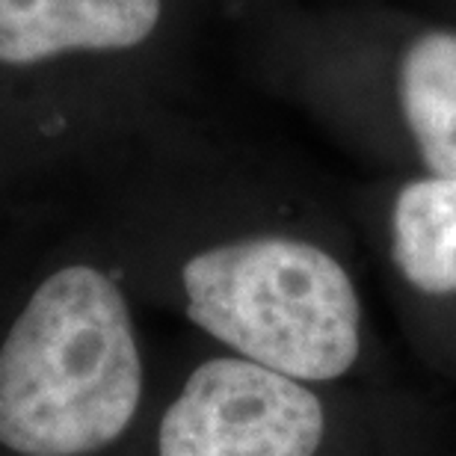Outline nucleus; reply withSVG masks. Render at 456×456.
I'll return each mask as SVG.
<instances>
[{
    "label": "nucleus",
    "instance_id": "obj_1",
    "mask_svg": "<svg viewBox=\"0 0 456 456\" xmlns=\"http://www.w3.org/2000/svg\"><path fill=\"white\" fill-rule=\"evenodd\" d=\"M102 240L142 305L199 341L323 386H386L346 205L279 167L154 131Z\"/></svg>",
    "mask_w": 456,
    "mask_h": 456
},
{
    "label": "nucleus",
    "instance_id": "obj_2",
    "mask_svg": "<svg viewBox=\"0 0 456 456\" xmlns=\"http://www.w3.org/2000/svg\"><path fill=\"white\" fill-rule=\"evenodd\" d=\"M252 24L264 86L373 175L456 181V18L403 0H290Z\"/></svg>",
    "mask_w": 456,
    "mask_h": 456
},
{
    "label": "nucleus",
    "instance_id": "obj_3",
    "mask_svg": "<svg viewBox=\"0 0 456 456\" xmlns=\"http://www.w3.org/2000/svg\"><path fill=\"white\" fill-rule=\"evenodd\" d=\"M142 303L102 237L0 308V456H142L158 377Z\"/></svg>",
    "mask_w": 456,
    "mask_h": 456
},
{
    "label": "nucleus",
    "instance_id": "obj_4",
    "mask_svg": "<svg viewBox=\"0 0 456 456\" xmlns=\"http://www.w3.org/2000/svg\"><path fill=\"white\" fill-rule=\"evenodd\" d=\"M448 418L406 382L323 386L199 341L160 370L142 456H409Z\"/></svg>",
    "mask_w": 456,
    "mask_h": 456
},
{
    "label": "nucleus",
    "instance_id": "obj_5",
    "mask_svg": "<svg viewBox=\"0 0 456 456\" xmlns=\"http://www.w3.org/2000/svg\"><path fill=\"white\" fill-rule=\"evenodd\" d=\"M187 0H0V84H75L145 127L184 36Z\"/></svg>",
    "mask_w": 456,
    "mask_h": 456
},
{
    "label": "nucleus",
    "instance_id": "obj_6",
    "mask_svg": "<svg viewBox=\"0 0 456 456\" xmlns=\"http://www.w3.org/2000/svg\"><path fill=\"white\" fill-rule=\"evenodd\" d=\"M344 205L377 261L403 341L456 388V181L370 175Z\"/></svg>",
    "mask_w": 456,
    "mask_h": 456
},
{
    "label": "nucleus",
    "instance_id": "obj_7",
    "mask_svg": "<svg viewBox=\"0 0 456 456\" xmlns=\"http://www.w3.org/2000/svg\"><path fill=\"white\" fill-rule=\"evenodd\" d=\"M409 456H456V427L451 418Z\"/></svg>",
    "mask_w": 456,
    "mask_h": 456
},
{
    "label": "nucleus",
    "instance_id": "obj_8",
    "mask_svg": "<svg viewBox=\"0 0 456 456\" xmlns=\"http://www.w3.org/2000/svg\"><path fill=\"white\" fill-rule=\"evenodd\" d=\"M285 4H290V0H223V6L228 9V12L243 15L249 24L258 21V18H264V15H270L273 9H279Z\"/></svg>",
    "mask_w": 456,
    "mask_h": 456
},
{
    "label": "nucleus",
    "instance_id": "obj_9",
    "mask_svg": "<svg viewBox=\"0 0 456 456\" xmlns=\"http://www.w3.org/2000/svg\"><path fill=\"white\" fill-rule=\"evenodd\" d=\"M433 9L436 12H444V15L456 18V0H433Z\"/></svg>",
    "mask_w": 456,
    "mask_h": 456
}]
</instances>
